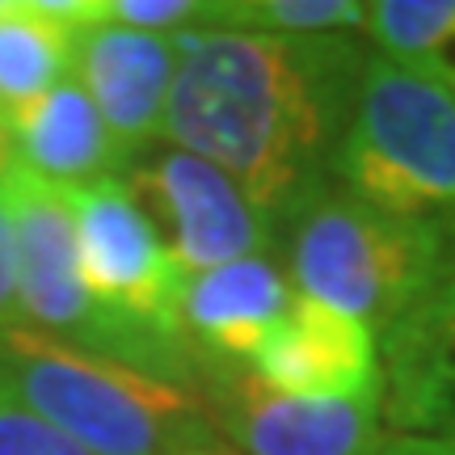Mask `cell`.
<instances>
[{"label":"cell","mask_w":455,"mask_h":455,"mask_svg":"<svg viewBox=\"0 0 455 455\" xmlns=\"http://www.w3.org/2000/svg\"><path fill=\"white\" fill-rule=\"evenodd\" d=\"M451 93H455V84H451Z\"/></svg>","instance_id":"23"},{"label":"cell","mask_w":455,"mask_h":455,"mask_svg":"<svg viewBox=\"0 0 455 455\" xmlns=\"http://www.w3.org/2000/svg\"><path fill=\"white\" fill-rule=\"evenodd\" d=\"M195 388L236 455H375L392 443L384 401L287 396L232 363H198Z\"/></svg>","instance_id":"7"},{"label":"cell","mask_w":455,"mask_h":455,"mask_svg":"<svg viewBox=\"0 0 455 455\" xmlns=\"http://www.w3.org/2000/svg\"><path fill=\"white\" fill-rule=\"evenodd\" d=\"M173 455H236V451H232L220 435H207V439L190 443V447H181V451H173Z\"/></svg>","instance_id":"20"},{"label":"cell","mask_w":455,"mask_h":455,"mask_svg":"<svg viewBox=\"0 0 455 455\" xmlns=\"http://www.w3.org/2000/svg\"><path fill=\"white\" fill-rule=\"evenodd\" d=\"M253 375L287 396L308 401H384L379 341L350 316L291 295L287 312L261 338Z\"/></svg>","instance_id":"11"},{"label":"cell","mask_w":455,"mask_h":455,"mask_svg":"<svg viewBox=\"0 0 455 455\" xmlns=\"http://www.w3.org/2000/svg\"><path fill=\"white\" fill-rule=\"evenodd\" d=\"M9 169H13V135H9V123L0 118V181Z\"/></svg>","instance_id":"21"},{"label":"cell","mask_w":455,"mask_h":455,"mask_svg":"<svg viewBox=\"0 0 455 455\" xmlns=\"http://www.w3.org/2000/svg\"><path fill=\"white\" fill-rule=\"evenodd\" d=\"M396 451L401 455H455V439H405V435H396Z\"/></svg>","instance_id":"19"},{"label":"cell","mask_w":455,"mask_h":455,"mask_svg":"<svg viewBox=\"0 0 455 455\" xmlns=\"http://www.w3.org/2000/svg\"><path fill=\"white\" fill-rule=\"evenodd\" d=\"M363 34L375 55L426 72L455 38V0H375L367 4Z\"/></svg>","instance_id":"15"},{"label":"cell","mask_w":455,"mask_h":455,"mask_svg":"<svg viewBox=\"0 0 455 455\" xmlns=\"http://www.w3.org/2000/svg\"><path fill=\"white\" fill-rule=\"evenodd\" d=\"M76 26L43 13L38 0H0V118L72 76Z\"/></svg>","instance_id":"14"},{"label":"cell","mask_w":455,"mask_h":455,"mask_svg":"<svg viewBox=\"0 0 455 455\" xmlns=\"http://www.w3.org/2000/svg\"><path fill=\"white\" fill-rule=\"evenodd\" d=\"M17 329V228L13 198L0 181V333Z\"/></svg>","instance_id":"18"},{"label":"cell","mask_w":455,"mask_h":455,"mask_svg":"<svg viewBox=\"0 0 455 455\" xmlns=\"http://www.w3.org/2000/svg\"><path fill=\"white\" fill-rule=\"evenodd\" d=\"M283 258L295 295L388 333L451 258V220L392 215L329 181L283 228Z\"/></svg>","instance_id":"2"},{"label":"cell","mask_w":455,"mask_h":455,"mask_svg":"<svg viewBox=\"0 0 455 455\" xmlns=\"http://www.w3.org/2000/svg\"><path fill=\"white\" fill-rule=\"evenodd\" d=\"M4 186L13 198L17 228V329H30L38 338H51L81 355L110 358L118 367L144 371L164 384L195 388V350H173V346L131 333L118 321H110L89 295L68 190L26 173L17 161L4 173Z\"/></svg>","instance_id":"5"},{"label":"cell","mask_w":455,"mask_h":455,"mask_svg":"<svg viewBox=\"0 0 455 455\" xmlns=\"http://www.w3.org/2000/svg\"><path fill=\"white\" fill-rule=\"evenodd\" d=\"M140 207L152 215L181 275H203L228 261L275 253V228L258 215L224 169L173 144L152 148L123 178Z\"/></svg>","instance_id":"8"},{"label":"cell","mask_w":455,"mask_h":455,"mask_svg":"<svg viewBox=\"0 0 455 455\" xmlns=\"http://www.w3.org/2000/svg\"><path fill=\"white\" fill-rule=\"evenodd\" d=\"M84 287L123 329L173 350H190L181 333V266L173 261L152 215L123 178L68 190Z\"/></svg>","instance_id":"6"},{"label":"cell","mask_w":455,"mask_h":455,"mask_svg":"<svg viewBox=\"0 0 455 455\" xmlns=\"http://www.w3.org/2000/svg\"><path fill=\"white\" fill-rule=\"evenodd\" d=\"M0 455H89L21 405L0 379Z\"/></svg>","instance_id":"17"},{"label":"cell","mask_w":455,"mask_h":455,"mask_svg":"<svg viewBox=\"0 0 455 455\" xmlns=\"http://www.w3.org/2000/svg\"><path fill=\"white\" fill-rule=\"evenodd\" d=\"M375 455H401V451H396V435H392V443L384 447V451H375Z\"/></svg>","instance_id":"22"},{"label":"cell","mask_w":455,"mask_h":455,"mask_svg":"<svg viewBox=\"0 0 455 455\" xmlns=\"http://www.w3.org/2000/svg\"><path fill=\"white\" fill-rule=\"evenodd\" d=\"M333 181L392 215L455 220V93L371 51Z\"/></svg>","instance_id":"4"},{"label":"cell","mask_w":455,"mask_h":455,"mask_svg":"<svg viewBox=\"0 0 455 455\" xmlns=\"http://www.w3.org/2000/svg\"><path fill=\"white\" fill-rule=\"evenodd\" d=\"M291 278L275 253L228 261L181 278V333L198 363L249 367L261 338L291 304Z\"/></svg>","instance_id":"12"},{"label":"cell","mask_w":455,"mask_h":455,"mask_svg":"<svg viewBox=\"0 0 455 455\" xmlns=\"http://www.w3.org/2000/svg\"><path fill=\"white\" fill-rule=\"evenodd\" d=\"M4 123L13 135V161L60 190H76L101 178H127V164L76 76L60 81Z\"/></svg>","instance_id":"13"},{"label":"cell","mask_w":455,"mask_h":455,"mask_svg":"<svg viewBox=\"0 0 455 455\" xmlns=\"http://www.w3.org/2000/svg\"><path fill=\"white\" fill-rule=\"evenodd\" d=\"M72 76L98 106L127 173L152 148L164 144V110L178 76V38L89 17L76 26Z\"/></svg>","instance_id":"9"},{"label":"cell","mask_w":455,"mask_h":455,"mask_svg":"<svg viewBox=\"0 0 455 455\" xmlns=\"http://www.w3.org/2000/svg\"><path fill=\"white\" fill-rule=\"evenodd\" d=\"M0 379L89 455H173L215 435L195 388L68 350L30 329L0 333Z\"/></svg>","instance_id":"3"},{"label":"cell","mask_w":455,"mask_h":455,"mask_svg":"<svg viewBox=\"0 0 455 455\" xmlns=\"http://www.w3.org/2000/svg\"><path fill=\"white\" fill-rule=\"evenodd\" d=\"M367 4L355 0H212L207 30L249 34H355Z\"/></svg>","instance_id":"16"},{"label":"cell","mask_w":455,"mask_h":455,"mask_svg":"<svg viewBox=\"0 0 455 455\" xmlns=\"http://www.w3.org/2000/svg\"><path fill=\"white\" fill-rule=\"evenodd\" d=\"M384 426L405 439H455V220L439 283L379 333Z\"/></svg>","instance_id":"10"},{"label":"cell","mask_w":455,"mask_h":455,"mask_svg":"<svg viewBox=\"0 0 455 455\" xmlns=\"http://www.w3.org/2000/svg\"><path fill=\"white\" fill-rule=\"evenodd\" d=\"M371 51L355 34H178L164 144L195 152L283 228L333 181Z\"/></svg>","instance_id":"1"}]
</instances>
